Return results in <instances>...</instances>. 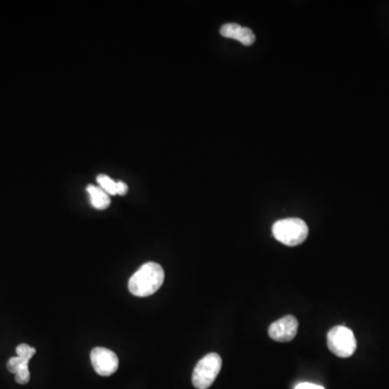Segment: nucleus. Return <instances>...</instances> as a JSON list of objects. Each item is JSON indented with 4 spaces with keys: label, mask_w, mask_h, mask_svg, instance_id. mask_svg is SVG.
Here are the masks:
<instances>
[{
    "label": "nucleus",
    "mask_w": 389,
    "mask_h": 389,
    "mask_svg": "<svg viewBox=\"0 0 389 389\" xmlns=\"http://www.w3.org/2000/svg\"><path fill=\"white\" fill-rule=\"evenodd\" d=\"M165 281L163 268L155 262L141 266L129 280V291L139 298H146L156 293Z\"/></svg>",
    "instance_id": "f257e3e1"
},
{
    "label": "nucleus",
    "mask_w": 389,
    "mask_h": 389,
    "mask_svg": "<svg viewBox=\"0 0 389 389\" xmlns=\"http://www.w3.org/2000/svg\"><path fill=\"white\" fill-rule=\"evenodd\" d=\"M273 235L279 243L288 247H296L307 238V224L296 217L280 219L273 225Z\"/></svg>",
    "instance_id": "f03ea898"
},
{
    "label": "nucleus",
    "mask_w": 389,
    "mask_h": 389,
    "mask_svg": "<svg viewBox=\"0 0 389 389\" xmlns=\"http://www.w3.org/2000/svg\"><path fill=\"white\" fill-rule=\"evenodd\" d=\"M222 368V358L219 354L211 352L199 360L193 369V385L197 389L210 388L217 380Z\"/></svg>",
    "instance_id": "7ed1b4c3"
},
{
    "label": "nucleus",
    "mask_w": 389,
    "mask_h": 389,
    "mask_svg": "<svg viewBox=\"0 0 389 389\" xmlns=\"http://www.w3.org/2000/svg\"><path fill=\"white\" fill-rule=\"evenodd\" d=\"M326 340L329 350L340 358H348L356 352V338L347 326H334L329 331Z\"/></svg>",
    "instance_id": "20e7f679"
},
{
    "label": "nucleus",
    "mask_w": 389,
    "mask_h": 389,
    "mask_svg": "<svg viewBox=\"0 0 389 389\" xmlns=\"http://www.w3.org/2000/svg\"><path fill=\"white\" fill-rule=\"evenodd\" d=\"M17 357H12L7 364L8 371L15 376V382L18 384L25 385L31 380V373L28 369L30 360L36 354V350L25 343L17 346Z\"/></svg>",
    "instance_id": "39448f33"
},
{
    "label": "nucleus",
    "mask_w": 389,
    "mask_h": 389,
    "mask_svg": "<svg viewBox=\"0 0 389 389\" xmlns=\"http://www.w3.org/2000/svg\"><path fill=\"white\" fill-rule=\"evenodd\" d=\"M92 366L94 371L101 376H110L114 374L119 366L118 356L113 350L106 347H96L92 350Z\"/></svg>",
    "instance_id": "423d86ee"
},
{
    "label": "nucleus",
    "mask_w": 389,
    "mask_h": 389,
    "mask_svg": "<svg viewBox=\"0 0 389 389\" xmlns=\"http://www.w3.org/2000/svg\"><path fill=\"white\" fill-rule=\"evenodd\" d=\"M298 322L293 316H286L271 324L268 334L276 342H291L298 333Z\"/></svg>",
    "instance_id": "0eeeda50"
},
{
    "label": "nucleus",
    "mask_w": 389,
    "mask_h": 389,
    "mask_svg": "<svg viewBox=\"0 0 389 389\" xmlns=\"http://www.w3.org/2000/svg\"><path fill=\"white\" fill-rule=\"evenodd\" d=\"M223 37L238 40L245 46H251L255 42V35L252 30L236 23L224 24L219 30Z\"/></svg>",
    "instance_id": "6e6552de"
},
{
    "label": "nucleus",
    "mask_w": 389,
    "mask_h": 389,
    "mask_svg": "<svg viewBox=\"0 0 389 389\" xmlns=\"http://www.w3.org/2000/svg\"><path fill=\"white\" fill-rule=\"evenodd\" d=\"M87 191H88L89 196H90L92 207L96 208L98 210H106L110 207V195H108L100 186L89 185L87 187Z\"/></svg>",
    "instance_id": "1a4fd4ad"
},
{
    "label": "nucleus",
    "mask_w": 389,
    "mask_h": 389,
    "mask_svg": "<svg viewBox=\"0 0 389 389\" xmlns=\"http://www.w3.org/2000/svg\"><path fill=\"white\" fill-rule=\"evenodd\" d=\"M96 181H98L101 189L106 191L108 195H110H110L112 196L117 195V182H115L114 179H110L108 175L98 174Z\"/></svg>",
    "instance_id": "9d476101"
},
{
    "label": "nucleus",
    "mask_w": 389,
    "mask_h": 389,
    "mask_svg": "<svg viewBox=\"0 0 389 389\" xmlns=\"http://www.w3.org/2000/svg\"><path fill=\"white\" fill-rule=\"evenodd\" d=\"M129 187L126 183L122 182V181H119L117 182V195H120V196H125L127 193H128Z\"/></svg>",
    "instance_id": "9b49d317"
},
{
    "label": "nucleus",
    "mask_w": 389,
    "mask_h": 389,
    "mask_svg": "<svg viewBox=\"0 0 389 389\" xmlns=\"http://www.w3.org/2000/svg\"><path fill=\"white\" fill-rule=\"evenodd\" d=\"M294 389H324V387L320 385L312 384V383H300L296 385Z\"/></svg>",
    "instance_id": "f8f14e48"
}]
</instances>
